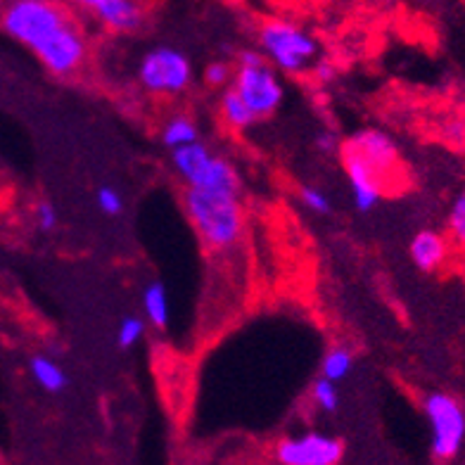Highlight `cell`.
Wrapping results in <instances>:
<instances>
[{
	"mask_svg": "<svg viewBox=\"0 0 465 465\" xmlns=\"http://www.w3.org/2000/svg\"><path fill=\"white\" fill-rule=\"evenodd\" d=\"M257 41L271 67L288 74L304 72L319 55V41L306 34L300 25L282 17L263 19L257 31Z\"/></svg>",
	"mask_w": 465,
	"mask_h": 465,
	"instance_id": "obj_3",
	"label": "cell"
},
{
	"mask_svg": "<svg viewBox=\"0 0 465 465\" xmlns=\"http://www.w3.org/2000/svg\"><path fill=\"white\" fill-rule=\"evenodd\" d=\"M221 114H223V122L232 129H247L257 122V116L252 114L250 107L240 100V95L232 88L223 91V95H221Z\"/></svg>",
	"mask_w": 465,
	"mask_h": 465,
	"instance_id": "obj_17",
	"label": "cell"
},
{
	"mask_svg": "<svg viewBox=\"0 0 465 465\" xmlns=\"http://www.w3.org/2000/svg\"><path fill=\"white\" fill-rule=\"evenodd\" d=\"M351 366H354V356L347 347H332L328 354L323 356V363H321V378L331 380V382H340V380L347 378L351 373Z\"/></svg>",
	"mask_w": 465,
	"mask_h": 465,
	"instance_id": "obj_18",
	"label": "cell"
},
{
	"mask_svg": "<svg viewBox=\"0 0 465 465\" xmlns=\"http://www.w3.org/2000/svg\"><path fill=\"white\" fill-rule=\"evenodd\" d=\"M422 409L430 422L432 453L440 460L453 459L465 444V409L447 392L428 394Z\"/></svg>",
	"mask_w": 465,
	"mask_h": 465,
	"instance_id": "obj_5",
	"label": "cell"
},
{
	"mask_svg": "<svg viewBox=\"0 0 465 465\" xmlns=\"http://www.w3.org/2000/svg\"><path fill=\"white\" fill-rule=\"evenodd\" d=\"M232 91L257 119L271 116L282 103V84L259 50H242L232 69Z\"/></svg>",
	"mask_w": 465,
	"mask_h": 465,
	"instance_id": "obj_4",
	"label": "cell"
},
{
	"mask_svg": "<svg viewBox=\"0 0 465 465\" xmlns=\"http://www.w3.org/2000/svg\"><path fill=\"white\" fill-rule=\"evenodd\" d=\"M342 453V441L323 432L285 437L276 444V459L281 465H337Z\"/></svg>",
	"mask_w": 465,
	"mask_h": 465,
	"instance_id": "obj_7",
	"label": "cell"
},
{
	"mask_svg": "<svg viewBox=\"0 0 465 465\" xmlns=\"http://www.w3.org/2000/svg\"><path fill=\"white\" fill-rule=\"evenodd\" d=\"M204 79H207L209 86H214V88L226 86L228 81H232V64L226 60L209 62L207 72H204Z\"/></svg>",
	"mask_w": 465,
	"mask_h": 465,
	"instance_id": "obj_23",
	"label": "cell"
},
{
	"mask_svg": "<svg viewBox=\"0 0 465 465\" xmlns=\"http://www.w3.org/2000/svg\"><path fill=\"white\" fill-rule=\"evenodd\" d=\"M84 10L107 29L122 31V34L138 31L145 22V10L134 0H86Z\"/></svg>",
	"mask_w": 465,
	"mask_h": 465,
	"instance_id": "obj_10",
	"label": "cell"
},
{
	"mask_svg": "<svg viewBox=\"0 0 465 465\" xmlns=\"http://www.w3.org/2000/svg\"><path fill=\"white\" fill-rule=\"evenodd\" d=\"M312 399L325 413H335L337 406H340V392H337L335 382H331V380H316L312 387Z\"/></svg>",
	"mask_w": 465,
	"mask_h": 465,
	"instance_id": "obj_19",
	"label": "cell"
},
{
	"mask_svg": "<svg viewBox=\"0 0 465 465\" xmlns=\"http://www.w3.org/2000/svg\"><path fill=\"white\" fill-rule=\"evenodd\" d=\"M31 368V375H34V380H36L38 385L44 387L45 392H62L64 387H67L69 378L67 373H64V368L60 366L57 361H53L50 356H34L29 363Z\"/></svg>",
	"mask_w": 465,
	"mask_h": 465,
	"instance_id": "obj_13",
	"label": "cell"
},
{
	"mask_svg": "<svg viewBox=\"0 0 465 465\" xmlns=\"http://www.w3.org/2000/svg\"><path fill=\"white\" fill-rule=\"evenodd\" d=\"M95 203H98V209L107 216L122 214L124 209V197L119 195V190L112 188V185H103V188L95 193Z\"/></svg>",
	"mask_w": 465,
	"mask_h": 465,
	"instance_id": "obj_22",
	"label": "cell"
},
{
	"mask_svg": "<svg viewBox=\"0 0 465 465\" xmlns=\"http://www.w3.org/2000/svg\"><path fill=\"white\" fill-rule=\"evenodd\" d=\"M143 309H145V319L164 331L169 325V297H166V288L160 281H153L143 290Z\"/></svg>",
	"mask_w": 465,
	"mask_h": 465,
	"instance_id": "obj_15",
	"label": "cell"
},
{
	"mask_svg": "<svg viewBox=\"0 0 465 465\" xmlns=\"http://www.w3.org/2000/svg\"><path fill=\"white\" fill-rule=\"evenodd\" d=\"M197 141H200V129H197V124L193 122L188 114L172 116V119L164 124V129H162V143H164L172 153L178 150V147L193 145V143Z\"/></svg>",
	"mask_w": 465,
	"mask_h": 465,
	"instance_id": "obj_14",
	"label": "cell"
},
{
	"mask_svg": "<svg viewBox=\"0 0 465 465\" xmlns=\"http://www.w3.org/2000/svg\"><path fill=\"white\" fill-rule=\"evenodd\" d=\"M145 332V321L141 316H126L116 331V344L122 349H131Z\"/></svg>",
	"mask_w": 465,
	"mask_h": 465,
	"instance_id": "obj_20",
	"label": "cell"
},
{
	"mask_svg": "<svg viewBox=\"0 0 465 465\" xmlns=\"http://www.w3.org/2000/svg\"><path fill=\"white\" fill-rule=\"evenodd\" d=\"M185 183H188V188L219 193V195H238L240 190V178L235 166L226 157H219V154H212Z\"/></svg>",
	"mask_w": 465,
	"mask_h": 465,
	"instance_id": "obj_11",
	"label": "cell"
},
{
	"mask_svg": "<svg viewBox=\"0 0 465 465\" xmlns=\"http://www.w3.org/2000/svg\"><path fill=\"white\" fill-rule=\"evenodd\" d=\"M342 166L344 173L349 178V188H351V197H354V207L359 212H371L375 209V204L382 200L385 195L387 183L378 176L373 166L363 160L361 154L354 153L351 147L344 143L342 145Z\"/></svg>",
	"mask_w": 465,
	"mask_h": 465,
	"instance_id": "obj_8",
	"label": "cell"
},
{
	"mask_svg": "<svg viewBox=\"0 0 465 465\" xmlns=\"http://www.w3.org/2000/svg\"><path fill=\"white\" fill-rule=\"evenodd\" d=\"M300 197H302V204H304L309 212H313V214H328V212H331V200H328L321 190L302 188Z\"/></svg>",
	"mask_w": 465,
	"mask_h": 465,
	"instance_id": "obj_24",
	"label": "cell"
},
{
	"mask_svg": "<svg viewBox=\"0 0 465 465\" xmlns=\"http://www.w3.org/2000/svg\"><path fill=\"white\" fill-rule=\"evenodd\" d=\"M57 221H60V216H57V209L53 207V204H50L48 200H44V203H38V207H36V223H38V228H41V231H45V232L55 231Z\"/></svg>",
	"mask_w": 465,
	"mask_h": 465,
	"instance_id": "obj_25",
	"label": "cell"
},
{
	"mask_svg": "<svg viewBox=\"0 0 465 465\" xmlns=\"http://www.w3.org/2000/svg\"><path fill=\"white\" fill-rule=\"evenodd\" d=\"M316 145H319L321 150H332V147H335V143H332V135H321Z\"/></svg>",
	"mask_w": 465,
	"mask_h": 465,
	"instance_id": "obj_27",
	"label": "cell"
},
{
	"mask_svg": "<svg viewBox=\"0 0 465 465\" xmlns=\"http://www.w3.org/2000/svg\"><path fill=\"white\" fill-rule=\"evenodd\" d=\"M316 74H319L321 79H331V76H332V67H328L325 62H321V64H316Z\"/></svg>",
	"mask_w": 465,
	"mask_h": 465,
	"instance_id": "obj_26",
	"label": "cell"
},
{
	"mask_svg": "<svg viewBox=\"0 0 465 465\" xmlns=\"http://www.w3.org/2000/svg\"><path fill=\"white\" fill-rule=\"evenodd\" d=\"M449 235L453 238V242L465 247V190L460 193L451 204V212H449Z\"/></svg>",
	"mask_w": 465,
	"mask_h": 465,
	"instance_id": "obj_21",
	"label": "cell"
},
{
	"mask_svg": "<svg viewBox=\"0 0 465 465\" xmlns=\"http://www.w3.org/2000/svg\"><path fill=\"white\" fill-rule=\"evenodd\" d=\"M411 259L420 271H437L447 259V238L437 231H420L411 240Z\"/></svg>",
	"mask_w": 465,
	"mask_h": 465,
	"instance_id": "obj_12",
	"label": "cell"
},
{
	"mask_svg": "<svg viewBox=\"0 0 465 465\" xmlns=\"http://www.w3.org/2000/svg\"><path fill=\"white\" fill-rule=\"evenodd\" d=\"M347 145L359 153L368 164L373 166L378 176L382 181H390V178L397 176L399 172V150L394 145V141L387 134L378 129H363L356 135H351L347 141Z\"/></svg>",
	"mask_w": 465,
	"mask_h": 465,
	"instance_id": "obj_9",
	"label": "cell"
},
{
	"mask_svg": "<svg viewBox=\"0 0 465 465\" xmlns=\"http://www.w3.org/2000/svg\"><path fill=\"white\" fill-rule=\"evenodd\" d=\"M138 81L145 91L157 95H178L193 84V64L181 50L160 45L141 60Z\"/></svg>",
	"mask_w": 465,
	"mask_h": 465,
	"instance_id": "obj_6",
	"label": "cell"
},
{
	"mask_svg": "<svg viewBox=\"0 0 465 465\" xmlns=\"http://www.w3.org/2000/svg\"><path fill=\"white\" fill-rule=\"evenodd\" d=\"M183 203L197 235L209 250H231L232 245H238L245 231V214L238 195L188 188Z\"/></svg>",
	"mask_w": 465,
	"mask_h": 465,
	"instance_id": "obj_2",
	"label": "cell"
},
{
	"mask_svg": "<svg viewBox=\"0 0 465 465\" xmlns=\"http://www.w3.org/2000/svg\"><path fill=\"white\" fill-rule=\"evenodd\" d=\"M212 157V150H209L204 143H193V145H185V147H178L172 153V162H173V169L181 173L183 181H188L193 173L204 164V162Z\"/></svg>",
	"mask_w": 465,
	"mask_h": 465,
	"instance_id": "obj_16",
	"label": "cell"
},
{
	"mask_svg": "<svg viewBox=\"0 0 465 465\" xmlns=\"http://www.w3.org/2000/svg\"><path fill=\"white\" fill-rule=\"evenodd\" d=\"M3 29L34 50L48 72L69 76L84 64L86 38L69 19L67 10L48 0H17L3 10Z\"/></svg>",
	"mask_w": 465,
	"mask_h": 465,
	"instance_id": "obj_1",
	"label": "cell"
}]
</instances>
